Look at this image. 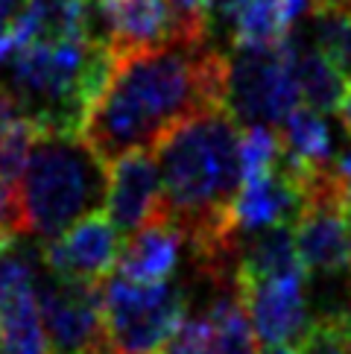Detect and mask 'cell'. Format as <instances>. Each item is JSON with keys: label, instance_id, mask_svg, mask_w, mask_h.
Wrapping results in <instances>:
<instances>
[{"label": "cell", "instance_id": "6da1fadb", "mask_svg": "<svg viewBox=\"0 0 351 354\" xmlns=\"http://www.w3.org/2000/svg\"><path fill=\"white\" fill-rule=\"evenodd\" d=\"M225 73L229 56L208 41L176 39L117 56L79 135L106 164L132 153H153L161 138L187 118L225 109Z\"/></svg>", "mask_w": 351, "mask_h": 354}, {"label": "cell", "instance_id": "7a4b0ae2", "mask_svg": "<svg viewBox=\"0 0 351 354\" xmlns=\"http://www.w3.org/2000/svg\"><path fill=\"white\" fill-rule=\"evenodd\" d=\"M240 132L229 109H208L179 123L153 149L164 185L161 220L191 240L199 267L240 255V237L231 229V205L243 185Z\"/></svg>", "mask_w": 351, "mask_h": 354}, {"label": "cell", "instance_id": "3957f363", "mask_svg": "<svg viewBox=\"0 0 351 354\" xmlns=\"http://www.w3.org/2000/svg\"><path fill=\"white\" fill-rule=\"evenodd\" d=\"M108 194V164L79 132H41L18 185L21 237L56 240L91 214Z\"/></svg>", "mask_w": 351, "mask_h": 354}, {"label": "cell", "instance_id": "277c9868", "mask_svg": "<svg viewBox=\"0 0 351 354\" xmlns=\"http://www.w3.org/2000/svg\"><path fill=\"white\" fill-rule=\"evenodd\" d=\"M187 310L179 284H135L111 275L103 284L106 343L115 354H161L182 331Z\"/></svg>", "mask_w": 351, "mask_h": 354}, {"label": "cell", "instance_id": "5b68a950", "mask_svg": "<svg viewBox=\"0 0 351 354\" xmlns=\"http://www.w3.org/2000/svg\"><path fill=\"white\" fill-rule=\"evenodd\" d=\"M302 106L290 71L287 41L263 50H234L225 73V109L246 126H281Z\"/></svg>", "mask_w": 351, "mask_h": 354}, {"label": "cell", "instance_id": "8992f818", "mask_svg": "<svg viewBox=\"0 0 351 354\" xmlns=\"http://www.w3.org/2000/svg\"><path fill=\"white\" fill-rule=\"evenodd\" d=\"M50 354H94L106 346L103 284L53 278L39 290Z\"/></svg>", "mask_w": 351, "mask_h": 354}, {"label": "cell", "instance_id": "52a82bcc", "mask_svg": "<svg viewBox=\"0 0 351 354\" xmlns=\"http://www.w3.org/2000/svg\"><path fill=\"white\" fill-rule=\"evenodd\" d=\"M120 232L106 214H91L61 237L50 240L41 252L53 278L82 284H106L120 261Z\"/></svg>", "mask_w": 351, "mask_h": 354}, {"label": "cell", "instance_id": "ba28073f", "mask_svg": "<svg viewBox=\"0 0 351 354\" xmlns=\"http://www.w3.org/2000/svg\"><path fill=\"white\" fill-rule=\"evenodd\" d=\"M88 39L106 44L115 56L176 41L167 0H91Z\"/></svg>", "mask_w": 351, "mask_h": 354}, {"label": "cell", "instance_id": "9c48e42d", "mask_svg": "<svg viewBox=\"0 0 351 354\" xmlns=\"http://www.w3.org/2000/svg\"><path fill=\"white\" fill-rule=\"evenodd\" d=\"M307 272L272 278V281L237 284L243 310L252 322L258 343L263 346H302L310 331L307 313Z\"/></svg>", "mask_w": 351, "mask_h": 354}, {"label": "cell", "instance_id": "30bf717a", "mask_svg": "<svg viewBox=\"0 0 351 354\" xmlns=\"http://www.w3.org/2000/svg\"><path fill=\"white\" fill-rule=\"evenodd\" d=\"M0 354H50L32 263L0 255Z\"/></svg>", "mask_w": 351, "mask_h": 354}, {"label": "cell", "instance_id": "8fae6325", "mask_svg": "<svg viewBox=\"0 0 351 354\" xmlns=\"http://www.w3.org/2000/svg\"><path fill=\"white\" fill-rule=\"evenodd\" d=\"M164 185L155 153H132L108 164V194L106 217L117 225L120 234H135L144 225L161 220Z\"/></svg>", "mask_w": 351, "mask_h": 354}, {"label": "cell", "instance_id": "7c38bea8", "mask_svg": "<svg viewBox=\"0 0 351 354\" xmlns=\"http://www.w3.org/2000/svg\"><path fill=\"white\" fill-rule=\"evenodd\" d=\"M305 211V194L290 173L281 164L260 179H249L240 185L234 205H231V229L237 237L246 232H267L281 225H296Z\"/></svg>", "mask_w": 351, "mask_h": 354}, {"label": "cell", "instance_id": "4fadbf2b", "mask_svg": "<svg viewBox=\"0 0 351 354\" xmlns=\"http://www.w3.org/2000/svg\"><path fill=\"white\" fill-rule=\"evenodd\" d=\"M184 237L167 220H155L123 243L117 275L135 284H167L179 267Z\"/></svg>", "mask_w": 351, "mask_h": 354}, {"label": "cell", "instance_id": "5bb4252c", "mask_svg": "<svg viewBox=\"0 0 351 354\" xmlns=\"http://www.w3.org/2000/svg\"><path fill=\"white\" fill-rule=\"evenodd\" d=\"M281 167L296 179L310 173H322L334 167V135L331 123L319 111L298 106L290 118L281 123Z\"/></svg>", "mask_w": 351, "mask_h": 354}, {"label": "cell", "instance_id": "9a60e30c", "mask_svg": "<svg viewBox=\"0 0 351 354\" xmlns=\"http://www.w3.org/2000/svg\"><path fill=\"white\" fill-rule=\"evenodd\" d=\"M287 50H290V71L298 88V97H302V106L310 111H319V115L340 111L343 97L351 88L348 80L310 44L307 35L305 39H293L290 35Z\"/></svg>", "mask_w": 351, "mask_h": 354}, {"label": "cell", "instance_id": "2e32d148", "mask_svg": "<svg viewBox=\"0 0 351 354\" xmlns=\"http://www.w3.org/2000/svg\"><path fill=\"white\" fill-rule=\"evenodd\" d=\"M305 272L296 252V237L290 225L258 232L240 246V267H237V284L272 281Z\"/></svg>", "mask_w": 351, "mask_h": 354}, {"label": "cell", "instance_id": "e0dca14e", "mask_svg": "<svg viewBox=\"0 0 351 354\" xmlns=\"http://www.w3.org/2000/svg\"><path fill=\"white\" fill-rule=\"evenodd\" d=\"M208 319L214 325V351L217 354H260L258 337L252 322L243 310L240 293L234 290H220L214 305L208 310Z\"/></svg>", "mask_w": 351, "mask_h": 354}, {"label": "cell", "instance_id": "ac0fdd59", "mask_svg": "<svg viewBox=\"0 0 351 354\" xmlns=\"http://www.w3.org/2000/svg\"><path fill=\"white\" fill-rule=\"evenodd\" d=\"M307 39L345 80H351V15L348 12L313 9Z\"/></svg>", "mask_w": 351, "mask_h": 354}, {"label": "cell", "instance_id": "d6986e66", "mask_svg": "<svg viewBox=\"0 0 351 354\" xmlns=\"http://www.w3.org/2000/svg\"><path fill=\"white\" fill-rule=\"evenodd\" d=\"M281 164V138L269 126H246L240 132V170L243 182L260 179Z\"/></svg>", "mask_w": 351, "mask_h": 354}, {"label": "cell", "instance_id": "ffe728a7", "mask_svg": "<svg viewBox=\"0 0 351 354\" xmlns=\"http://www.w3.org/2000/svg\"><path fill=\"white\" fill-rule=\"evenodd\" d=\"M302 354H351V305L313 319Z\"/></svg>", "mask_w": 351, "mask_h": 354}, {"label": "cell", "instance_id": "44dd1931", "mask_svg": "<svg viewBox=\"0 0 351 354\" xmlns=\"http://www.w3.org/2000/svg\"><path fill=\"white\" fill-rule=\"evenodd\" d=\"M173 12L176 39L208 41L211 32V0H167Z\"/></svg>", "mask_w": 351, "mask_h": 354}, {"label": "cell", "instance_id": "7402d4cb", "mask_svg": "<svg viewBox=\"0 0 351 354\" xmlns=\"http://www.w3.org/2000/svg\"><path fill=\"white\" fill-rule=\"evenodd\" d=\"M161 354H217L214 351V325H211L208 313L187 319L182 331L176 334L173 343Z\"/></svg>", "mask_w": 351, "mask_h": 354}, {"label": "cell", "instance_id": "603a6c76", "mask_svg": "<svg viewBox=\"0 0 351 354\" xmlns=\"http://www.w3.org/2000/svg\"><path fill=\"white\" fill-rule=\"evenodd\" d=\"M30 6H32V0H0V44L21 27Z\"/></svg>", "mask_w": 351, "mask_h": 354}, {"label": "cell", "instance_id": "cb8c5ba5", "mask_svg": "<svg viewBox=\"0 0 351 354\" xmlns=\"http://www.w3.org/2000/svg\"><path fill=\"white\" fill-rule=\"evenodd\" d=\"M331 173H334V185H336V196H340L345 214L351 217V144L336 156Z\"/></svg>", "mask_w": 351, "mask_h": 354}, {"label": "cell", "instance_id": "d4e9b609", "mask_svg": "<svg viewBox=\"0 0 351 354\" xmlns=\"http://www.w3.org/2000/svg\"><path fill=\"white\" fill-rule=\"evenodd\" d=\"M336 115H340V123H343V129L351 135V88H348V94L343 97V103H340V111H336Z\"/></svg>", "mask_w": 351, "mask_h": 354}, {"label": "cell", "instance_id": "484cf974", "mask_svg": "<svg viewBox=\"0 0 351 354\" xmlns=\"http://www.w3.org/2000/svg\"><path fill=\"white\" fill-rule=\"evenodd\" d=\"M260 354H302L296 346H263Z\"/></svg>", "mask_w": 351, "mask_h": 354}, {"label": "cell", "instance_id": "4316f807", "mask_svg": "<svg viewBox=\"0 0 351 354\" xmlns=\"http://www.w3.org/2000/svg\"><path fill=\"white\" fill-rule=\"evenodd\" d=\"M9 249H12V246L6 243V240H3V237H0V255H6V252H9Z\"/></svg>", "mask_w": 351, "mask_h": 354}, {"label": "cell", "instance_id": "83f0119b", "mask_svg": "<svg viewBox=\"0 0 351 354\" xmlns=\"http://www.w3.org/2000/svg\"><path fill=\"white\" fill-rule=\"evenodd\" d=\"M94 354H115V351H111V348H108V343H106V346H99Z\"/></svg>", "mask_w": 351, "mask_h": 354}]
</instances>
